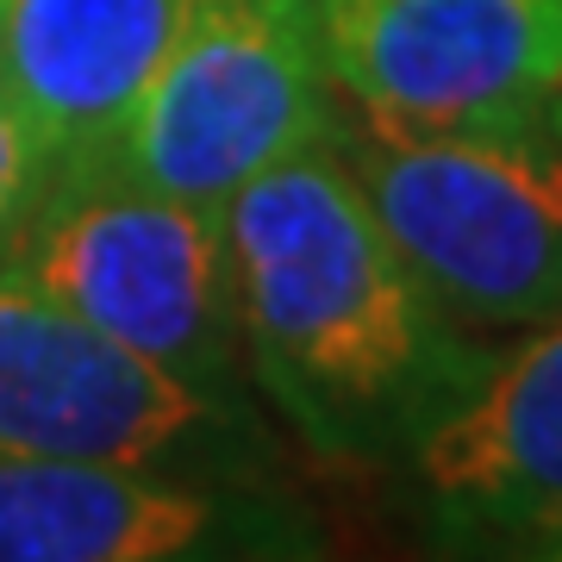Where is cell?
Listing matches in <instances>:
<instances>
[{"label": "cell", "mask_w": 562, "mask_h": 562, "mask_svg": "<svg viewBox=\"0 0 562 562\" xmlns=\"http://www.w3.org/2000/svg\"><path fill=\"white\" fill-rule=\"evenodd\" d=\"M550 132H557V138H562V101H557V113H550Z\"/></svg>", "instance_id": "7c38bea8"}, {"label": "cell", "mask_w": 562, "mask_h": 562, "mask_svg": "<svg viewBox=\"0 0 562 562\" xmlns=\"http://www.w3.org/2000/svg\"><path fill=\"white\" fill-rule=\"evenodd\" d=\"M338 120L313 0H181L113 169L176 201L225 206L262 169L331 144Z\"/></svg>", "instance_id": "3957f363"}, {"label": "cell", "mask_w": 562, "mask_h": 562, "mask_svg": "<svg viewBox=\"0 0 562 562\" xmlns=\"http://www.w3.org/2000/svg\"><path fill=\"white\" fill-rule=\"evenodd\" d=\"M443 538H506L562 506V313L513 350H487L475 382L413 438Z\"/></svg>", "instance_id": "ba28073f"}, {"label": "cell", "mask_w": 562, "mask_h": 562, "mask_svg": "<svg viewBox=\"0 0 562 562\" xmlns=\"http://www.w3.org/2000/svg\"><path fill=\"white\" fill-rule=\"evenodd\" d=\"M331 150L462 331L562 313V138H401L344 113Z\"/></svg>", "instance_id": "7a4b0ae2"}, {"label": "cell", "mask_w": 562, "mask_h": 562, "mask_svg": "<svg viewBox=\"0 0 562 562\" xmlns=\"http://www.w3.org/2000/svg\"><path fill=\"white\" fill-rule=\"evenodd\" d=\"M181 0H0V88L25 113L50 188L106 176Z\"/></svg>", "instance_id": "52a82bcc"}, {"label": "cell", "mask_w": 562, "mask_h": 562, "mask_svg": "<svg viewBox=\"0 0 562 562\" xmlns=\"http://www.w3.org/2000/svg\"><path fill=\"white\" fill-rule=\"evenodd\" d=\"M350 120L401 138H538L562 101V0H313Z\"/></svg>", "instance_id": "5b68a950"}, {"label": "cell", "mask_w": 562, "mask_h": 562, "mask_svg": "<svg viewBox=\"0 0 562 562\" xmlns=\"http://www.w3.org/2000/svg\"><path fill=\"white\" fill-rule=\"evenodd\" d=\"M501 550H513V557H550L562 562V506H550V513H538V519L513 525L501 538Z\"/></svg>", "instance_id": "8fae6325"}, {"label": "cell", "mask_w": 562, "mask_h": 562, "mask_svg": "<svg viewBox=\"0 0 562 562\" xmlns=\"http://www.w3.org/2000/svg\"><path fill=\"white\" fill-rule=\"evenodd\" d=\"M44 194H50V162H44L25 113L7 101V88H0V269L13 262L32 213L44 206Z\"/></svg>", "instance_id": "30bf717a"}, {"label": "cell", "mask_w": 562, "mask_h": 562, "mask_svg": "<svg viewBox=\"0 0 562 562\" xmlns=\"http://www.w3.org/2000/svg\"><path fill=\"white\" fill-rule=\"evenodd\" d=\"M220 419V394L0 269V457L157 462Z\"/></svg>", "instance_id": "8992f818"}, {"label": "cell", "mask_w": 562, "mask_h": 562, "mask_svg": "<svg viewBox=\"0 0 562 562\" xmlns=\"http://www.w3.org/2000/svg\"><path fill=\"white\" fill-rule=\"evenodd\" d=\"M220 538V501L144 462L0 457V562H176Z\"/></svg>", "instance_id": "9c48e42d"}, {"label": "cell", "mask_w": 562, "mask_h": 562, "mask_svg": "<svg viewBox=\"0 0 562 562\" xmlns=\"http://www.w3.org/2000/svg\"><path fill=\"white\" fill-rule=\"evenodd\" d=\"M220 220L238 350L269 406L325 457L413 450L487 362L331 144L244 181Z\"/></svg>", "instance_id": "6da1fadb"}, {"label": "cell", "mask_w": 562, "mask_h": 562, "mask_svg": "<svg viewBox=\"0 0 562 562\" xmlns=\"http://www.w3.org/2000/svg\"><path fill=\"white\" fill-rule=\"evenodd\" d=\"M13 269L181 382L206 394L238 387L244 350L220 206L138 188L120 169L57 181L25 225Z\"/></svg>", "instance_id": "277c9868"}]
</instances>
